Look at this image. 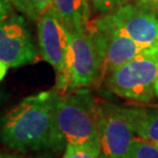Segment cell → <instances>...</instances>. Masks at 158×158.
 <instances>
[{
	"mask_svg": "<svg viewBox=\"0 0 158 158\" xmlns=\"http://www.w3.org/2000/svg\"><path fill=\"white\" fill-rule=\"evenodd\" d=\"M58 95L54 89L23 98L0 119V141L19 152L55 149Z\"/></svg>",
	"mask_w": 158,
	"mask_h": 158,
	"instance_id": "6da1fadb",
	"label": "cell"
},
{
	"mask_svg": "<svg viewBox=\"0 0 158 158\" xmlns=\"http://www.w3.org/2000/svg\"><path fill=\"white\" fill-rule=\"evenodd\" d=\"M55 149L68 144L99 148L97 100L89 88L59 94L55 109Z\"/></svg>",
	"mask_w": 158,
	"mask_h": 158,
	"instance_id": "7a4b0ae2",
	"label": "cell"
},
{
	"mask_svg": "<svg viewBox=\"0 0 158 158\" xmlns=\"http://www.w3.org/2000/svg\"><path fill=\"white\" fill-rule=\"evenodd\" d=\"M158 77V45L139 53L107 75V88L115 95L140 103L154 98Z\"/></svg>",
	"mask_w": 158,
	"mask_h": 158,
	"instance_id": "3957f363",
	"label": "cell"
},
{
	"mask_svg": "<svg viewBox=\"0 0 158 158\" xmlns=\"http://www.w3.org/2000/svg\"><path fill=\"white\" fill-rule=\"evenodd\" d=\"M38 42L43 59L56 72V91L68 92L66 56L70 43V31L55 9L51 7L38 19Z\"/></svg>",
	"mask_w": 158,
	"mask_h": 158,
	"instance_id": "277c9868",
	"label": "cell"
},
{
	"mask_svg": "<svg viewBox=\"0 0 158 158\" xmlns=\"http://www.w3.org/2000/svg\"><path fill=\"white\" fill-rule=\"evenodd\" d=\"M101 75V56L87 29L70 31V43L66 56L68 91L90 88Z\"/></svg>",
	"mask_w": 158,
	"mask_h": 158,
	"instance_id": "5b68a950",
	"label": "cell"
},
{
	"mask_svg": "<svg viewBox=\"0 0 158 158\" xmlns=\"http://www.w3.org/2000/svg\"><path fill=\"white\" fill-rule=\"evenodd\" d=\"M102 59L103 75L130 61L147 48L138 44L114 25L109 15L100 16L87 27Z\"/></svg>",
	"mask_w": 158,
	"mask_h": 158,
	"instance_id": "8992f818",
	"label": "cell"
},
{
	"mask_svg": "<svg viewBox=\"0 0 158 158\" xmlns=\"http://www.w3.org/2000/svg\"><path fill=\"white\" fill-rule=\"evenodd\" d=\"M97 126L101 157H126L137 136L123 107L97 100Z\"/></svg>",
	"mask_w": 158,
	"mask_h": 158,
	"instance_id": "52a82bcc",
	"label": "cell"
},
{
	"mask_svg": "<svg viewBox=\"0 0 158 158\" xmlns=\"http://www.w3.org/2000/svg\"><path fill=\"white\" fill-rule=\"evenodd\" d=\"M109 16L114 25L144 48L158 45V12L137 3H122Z\"/></svg>",
	"mask_w": 158,
	"mask_h": 158,
	"instance_id": "ba28073f",
	"label": "cell"
},
{
	"mask_svg": "<svg viewBox=\"0 0 158 158\" xmlns=\"http://www.w3.org/2000/svg\"><path fill=\"white\" fill-rule=\"evenodd\" d=\"M35 45L23 18L11 15L0 21V60L19 68L36 59Z\"/></svg>",
	"mask_w": 158,
	"mask_h": 158,
	"instance_id": "9c48e42d",
	"label": "cell"
},
{
	"mask_svg": "<svg viewBox=\"0 0 158 158\" xmlns=\"http://www.w3.org/2000/svg\"><path fill=\"white\" fill-rule=\"evenodd\" d=\"M136 136L150 142H158V107H123Z\"/></svg>",
	"mask_w": 158,
	"mask_h": 158,
	"instance_id": "30bf717a",
	"label": "cell"
},
{
	"mask_svg": "<svg viewBox=\"0 0 158 158\" xmlns=\"http://www.w3.org/2000/svg\"><path fill=\"white\" fill-rule=\"evenodd\" d=\"M53 8L69 31L86 30L89 25V0H53Z\"/></svg>",
	"mask_w": 158,
	"mask_h": 158,
	"instance_id": "8fae6325",
	"label": "cell"
},
{
	"mask_svg": "<svg viewBox=\"0 0 158 158\" xmlns=\"http://www.w3.org/2000/svg\"><path fill=\"white\" fill-rule=\"evenodd\" d=\"M124 158H158V148L153 142L137 137L132 149Z\"/></svg>",
	"mask_w": 158,
	"mask_h": 158,
	"instance_id": "7c38bea8",
	"label": "cell"
},
{
	"mask_svg": "<svg viewBox=\"0 0 158 158\" xmlns=\"http://www.w3.org/2000/svg\"><path fill=\"white\" fill-rule=\"evenodd\" d=\"M64 149L62 158H102L98 148L68 144Z\"/></svg>",
	"mask_w": 158,
	"mask_h": 158,
	"instance_id": "4fadbf2b",
	"label": "cell"
},
{
	"mask_svg": "<svg viewBox=\"0 0 158 158\" xmlns=\"http://www.w3.org/2000/svg\"><path fill=\"white\" fill-rule=\"evenodd\" d=\"M96 10L101 13L111 12L122 4L123 0H89Z\"/></svg>",
	"mask_w": 158,
	"mask_h": 158,
	"instance_id": "5bb4252c",
	"label": "cell"
},
{
	"mask_svg": "<svg viewBox=\"0 0 158 158\" xmlns=\"http://www.w3.org/2000/svg\"><path fill=\"white\" fill-rule=\"evenodd\" d=\"M11 3H13L15 5L18 6V8L21 9V11L26 13L27 15L32 18L33 19H37L40 18V15L36 11V9L30 4V2L28 0H10Z\"/></svg>",
	"mask_w": 158,
	"mask_h": 158,
	"instance_id": "9a60e30c",
	"label": "cell"
},
{
	"mask_svg": "<svg viewBox=\"0 0 158 158\" xmlns=\"http://www.w3.org/2000/svg\"><path fill=\"white\" fill-rule=\"evenodd\" d=\"M40 15L53 7V0H28Z\"/></svg>",
	"mask_w": 158,
	"mask_h": 158,
	"instance_id": "2e32d148",
	"label": "cell"
},
{
	"mask_svg": "<svg viewBox=\"0 0 158 158\" xmlns=\"http://www.w3.org/2000/svg\"><path fill=\"white\" fill-rule=\"evenodd\" d=\"M12 15V3L10 0H0V21Z\"/></svg>",
	"mask_w": 158,
	"mask_h": 158,
	"instance_id": "e0dca14e",
	"label": "cell"
},
{
	"mask_svg": "<svg viewBox=\"0 0 158 158\" xmlns=\"http://www.w3.org/2000/svg\"><path fill=\"white\" fill-rule=\"evenodd\" d=\"M138 2L152 8L153 10L158 12V0H138Z\"/></svg>",
	"mask_w": 158,
	"mask_h": 158,
	"instance_id": "ac0fdd59",
	"label": "cell"
},
{
	"mask_svg": "<svg viewBox=\"0 0 158 158\" xmlns=\"http://www.w3.org/2000/svg\"><path fill=\"white\" fill-rule=\"evenodd\" d=\"M7 69H8V66L0 60V82L4 79V77L6 76V73H7Z\"/></svg>",
	"mask_w": 158,
	"mask_h": 158,
	"instance_id": "d6986e66",
	"label": "cell"
},
{
	"mask_svg": "<svg viewBox=\"0 0 158 158\" xmlns=\"http://www.w3.org/2000/svg\"><path fill=\"white\" fill-rule=\"evenodd\" d=\"M155 95L158 98V77H157V80H156V85H155Z\"/></svg>",
	"mask_w": 158,
	"mask_h": 158,
	"instance_id": "ffe728a7",
	"label": "cell"
},
{
	"mask_svg": "<svg viewBox=\"0 0 158 158\" xmlns=\"http://www.w3.org/2000/svg\"><path fill=\"white\" fill-rule=\"evenodd\" d=\"M0 158H12V157L7 156V155H2V154H0Z\"/></svg>",
	"mask_w": 158,
	"mask_h": 158,
	"instance_id": "44dd1931",
	"label": "cell"
},
{
	"mask_svg": "<svg viewBox=\"0 0 158 158\" xmlns=\"http://www.w3.org/2000/svg\"><path fill=\"white\" fill-rule=\"evenodd\" d=\"M154 144H155V145L157 146V148H158V142H156V143H154Z\"/></svg>",
	"mask_w": 158,
	"mask_h": 158,
	"instance_id": "7402d4cb",
	"label": "cell"
}]
</instances>
